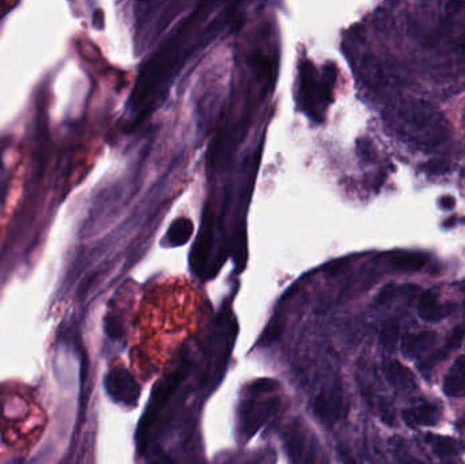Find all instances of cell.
<instances>
[{
	"label": "cell",
	"mask_w": 465,
	"mask_h": 464,
	"mask_svg": "<svg viewBox=\"0 0 465 464\" xmlns=\"http://www.w3.org/2000/svg\"><path fill=\"white\" fill-rule=\"evenodd\" d=\"M337 455H339V458H340V460H341V463L343 464H358L355 462L353 456H351V453L347 449L344 448L343 446H339Z\"/></svg>",
	"instance_id": "13"
},
{
	"label": "cell",
	"mask_w": 465,
	"mask_h": 464,
	"mask_svg": "<svg viewBox=\"0 0 465 464\" xmlns=\"http://www.w3.org/2000/svg\"><path fill=\"white\" fill-rule=\"evenodd\" d=\"M438 206L442 208V210H452V208L456 206V199L450 195H447V196H442L439 200H438Z\"/></svg>",
	"instance_id": "14"
},
{
	"label": "cell",
	"mask_w": 465,
	"mask_h": 464,
	"mask_svg": "<svg viewBox=\"0 0 465 464\" xmlns=\"http://www.w3.org/2000/svg\"><path fill=\"white\" fill-rule=\"evenodd\" d=\"M444 391L448 396H460L465 392V355L456 360L445 376Z\"/></svg>",
	"instance_id": "6"
},
{
	"label": "cell",
	"mask_w": 465,
	"mask_h": 464,
	"mask_svg": "<svg viewBox=\"0 0 465 464\" xmlns=\"http://www.w3.org/2000/svg\"><path fill=\"white\" fill-rule=\"evenodd\" d=\"M106 391L119 401L132 403L139 396V388L126 369H116L105 380Z\"/></svg>",
	"instance_id": "3"
},
{
	"label": "cell",
	"mask_w": 465,
	"mask_h": 464,
	"mask_svg": "<svg viewBox=\"0 0 465 464\" xmlns=\"http://www.w3.org/2000/svg\"><path fill=\"white\" fill-rule=\"evenodd\" d=\"M399 342V324L396 321H389L383 327L380 333V343L386 352H395Z\"/></svg>",
	"instance_id": "10"
},
{
	"label": "cell",
	"mask_w": 465,
	"mask_h": 464,
	"mask_svg": "<svg viewBox=\"0 0 465 464\" xmlns=\"http://www.w3.org/2000/svg\"><path fill=\"white\" fill-rule=\"evenodd\" d=\"M313 414L322 426L332 428L337 419L343 416L344 400L339 385H331L324 389L312 403Z\"/></svg>",
	"instance_id": "2"
},
{
	"label": "cell",
	"mask_w": 465,
	"mask_h": 464,
	"mask_svg": "<svg viewBox=\"0 0 465 464\" xmlns=\"http://www.w3.org/2000/svg\"><path fill=\"white\" fill-rule=\"evenodd\" d=\"M417 313L423 320L437 323L448 315V311L438 301V297L433 291H426L419 300Z\"/></svg>",
	"instance_id": "5"
},
{
	"label": "cell",
	"mask_w": 465,
	"mask_h": 464,
	"mask_svg": "<svg viewBox=\"0 0 465 464\" xmlns=\"http://www.w3.org/2000/svg\"><path fill=\"white\" fill-rule=\"evenodd\" d=\"M435 340L437 335L434 333H419L405 336L403 339V352L407 357L414 358L422 352H427L435 343Z\"/></svg>",
	"instance_id": "8"
},
{
	"label": "cell",
	"mask_w": 465,
	"mask_h": 464,
	"mask_svg": "<svg viewBox=\"0 0 465 464\" xmlns=\"http://www.w3.org/2000/svg\"><path fill=\"white\" fill-rule=\"evenodd\" d=\"M463 339H464V330H463L461 327H459V328H456V330L450 334L448 340H447V343H445V347H444V349H445L447 352L459 349L460 345H461V342H463Z\"/></svg>",
	"instance_id": "12"
},
{
	"label": "cell",
	"mask_w": 465,
	"mask_h": 464,
	"mask_svg": "<svg viewBox=\"0 0 465 464\" xmlns=\"http://www.w3.org/2000/svg\"><path fill=\"white\" fill-rule=\"evenodd\" d=\"M454 224H456V217H450L449 221H447V222L444 224V226H445V227H452Z\"/></svg>",
	"instance_id": "15"
},
{
	"label": "cell",
	"mask_w": 465,
	"mask_h": 464,
	"mask_svg": "<svg viewBox=\"0 0 465 464\" xmlns=\"http://www.w3.org/2000/svg\"><path fill=\"white\" fill-rule=\"evenodd\" d=\"M386 380L389 384L401 391H410L415 387V380L410 369L401 365L399 361H389L385 365Z\"/></svg>",
	"instance_id": "7"
},
{
	"label": "cell",
	"mask_w": 465,
	"mask_h": 464,
	"mask_svg": "<svg viewBox=\"0 0 465 464\" xmlns=\"http://www.w3.org/2000/svg\"><path fill=\"white\" fill-rule=\"evenodd\" d=\"M388 123L404 142L417 149H433L447 141L445 117L426 101H401L389 111Z\"/></svg>",
	"instance_id": "1"
},
{
	"label": "cell",
	"mask_w": 465,
	"mask_h": 464,
	"mask_svg": "<svg viewBox=\"0 0 465 464\" xmlns=\"http://www.w3.org/2000/svg\"><path fill=\"white\" fill-rule=\"evenodd\" d=\"M427 440L433 446L434 452L439 456H452L457 453V446L452 438L441 436H429Z\"/></svg>",
	"instance_id": "11"
},
{
	"label": "cell",
	"mask_w": 465,
	"mask_h": 464,
	"mask_svg": "<svg viewBox=\"0 0 465 464\" xmlns=\"http://www.w3.org/2000/svg\"><path fill=\"white\" fill-rule=\"evenodd\" d=\"M427 263V257L420 252H400L390 259V264L399 271H419Z\"/></svg>",
	"instance_id": "9"
},
{
	"label": "cell",
	"mask_w": 465,
	"mask_h": 464,
	"mask_svg": "<svg viewBox=\"0 0 465 464\" xmlns=\"http://www.w3.org/2000/svg\"><path fill=\"white\" fill-rule=\"evenodd\" d=\"M438 418L439 410L430 403L403 411V419L410 426H433L437 423Z\"/></svg>",
	"instance_id": "4"
}]
</instances>
